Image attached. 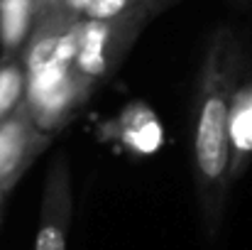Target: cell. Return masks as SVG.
I'll return each mask as SVG.
<instances>
[{
	"label": "cell",
	"mask_w": 252,
	"mask_h": 250,
	"mask_svg": "<svg viewBox=\"0 0 252 250\" xmlns=\"http://www.w3.org/2000/svg\"><path fill=\"white\" fill-rule=\"evenodd\" d=\"M243 69V47L233 27L220 25L208 44L198 69L193 101L191 172L201 226L213 241L223 226L228 194L233 186V138L230 113Z\"/></svg>",
	"instance_id": "cell-1"
},
{
	"label": "cell",
	"mask_w": 252,
	"mask_h": 250,
	"mask_svg": "<svg viewBox=\"0 0 252 250\" xmlns=\"http://www.w3.org/2000/svg\"><path fill=\"white\" fill-rule=\"evenodd\" d=\"M159 10L145 5L127 15L113 20H81L79 39H76V57H74V74L91 96L98 83H103L125 59L130 47L135 44L142 27L157 15Z\"/></svg>",
	"instance_id": "cell-2"
},
{
	"label": "cell",
	"mask_w": 252,
	"mask_h": 250,
	"mask_svg": "<svg viewBox=\"0 0 252 250\" xmlns=\"http://www.w3.org/2000/svg\"><path fill=\"white\" fill-rule=\"evenodd\" d=\"M91 96L74 74V67H42L27 71V91L22 106L32 123L44 133L64 128Z\"/></svg>",
	"instance_id": "cell-3"
},
{
	"label": "cell",
	"mask_w": 252,
	"mask_h": 250,
	"mask_svg": "<svg viewBox=\"0 0 252 250\" xmlns=\"http://www.w3.org/2000/svg\"><path fill=\"white\" fill-rule=\"evenodd\" d=\"M71 221H74L71 165L69 155L59 150L47 167L42 204H39V223L32 250H66Z\"/></svg>",
	"instance_id": "cell-4"
},
{
	"label": "cell",
	"mask_w": 252,
	"mask_h": 250,
	"mask_svg": "<svg viewBox=\"0 0 252 250\" xmlns=\"http://www.w3.org/2000/svg\"><path fill=\"white\" fill-rule=\"evenodd\" d=\"M49 145L52 135L39 130L20 103L0 120V184L15 186Z\"/></svg>",
	"instance_id": "cell-5"
},
{
	"label": "cell",
	"mask_w": 252,
	"mask_h": 250,
	"mask_svg": "<svg viewBox=\"0 0 252 250\" xmlns=\"http://www.w3.org/2000/svg\"><path fill=\"white\" fill-rule=\"evenodd\" d=\"M37 17H39V0H0V49L2 54L22 52Z\"/></svg>",
	"instance_id": "cell-6"
},
{
	"label": "cell",
	"mask_w": 252,
	"mask_h": 250,
	"mask_svg": "<svg viewBox=\"0 0 252 250\" xmlns=\"http://www.w3.org/2000/svg\"><path fill=\"white\" fill-rule=\"evenodd\" d=\"M27 71L20 54H0V120L10 115L25 98Z\"/></svg>",
	"instance_id": "cell-7"
},
{
	"label": "cell",
	"mask_w": 252,
	"mask_h": 250,
	"mask_svg": "<svg viewBox=\"0 0 252 250\" xmlns=\"http://www.w3.org/2000/svg\"><path fill=\"white\" fill-rule=\"evenodd\" d=\"M230 138H233V169H235L245 150H250L252 155V88L235 91L233 113H230Z\"/></svg>",
	"instance_id": "cell-8"
},
{
	"label": "cell",
	"mask_w": 252,
	"mask_h": 250,
	"mask_svg": "<svg viewBox=\"0 0 252 250\" xmlns=\"http://www.w3.org/2000/svg\"><path fill=\"white\" fill-rule=\"evenodd\" d=\"M145 5L162 10L157 5V0H91L88 7L84 10V15H81V20H113V17L127 15L132 10H140Z\"/></svg>",
	"instance_id": "cell-9"
},
{
	"label": "cell",
	"mask_w": 252,
	"mask_h": 250,
	"mask_svg": "<svg viewBox=\"0 0 252 250\" xmlns=\"http://www.w3.org/2000/svg\"><path fill=\"white\" fill-rule=\"evenodd\" d=\"M12 191V186H7V184H0V221H2V204H5V199H7V194Z\"/></svg>",
	"instance_id": "cell-10"
},
{
	"label": "cell",
	"mask_w": 252,
	"mask_h": 250,
	"mask_svg": "<svg viewBox=\"0 0 252 250\" xmlns=\"http://www.w3.org/2000/svg\"><path fill=\"white\" fill-rule=\"evenodd\" d=\"M169 2H171V0H157V5H159V7H167Z\"/></svg>",
	"instance_id": "cell-11"
},
{
	"label": "cell",
	"mask_w": 252,
	"mask_h": 250,
	"mask_svg": "<svg viewBox=\"0 0 252 250\" xmlns=\"http://www.w3.org/2000/svg\"><path fill=\"white\" fill-rule=\"evenodd\" d=\"M230 2H235V5H248L250 0H230Z\"/></svg>",
	"instance_id": "cell-12"
}]
</instances>
